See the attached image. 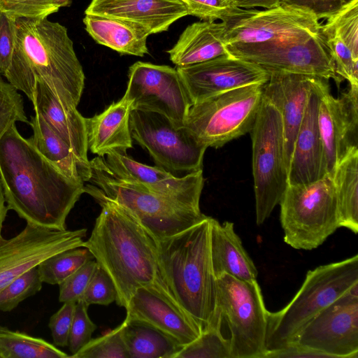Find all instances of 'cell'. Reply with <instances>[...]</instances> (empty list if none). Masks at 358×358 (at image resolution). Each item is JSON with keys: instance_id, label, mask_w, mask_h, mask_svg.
<instances>
[{"instance_id": "cell-45", "label": "cell", "mask_w": 358, "mask_h": 358, "mask_svg": "<svg viewBox=\"0 0 358 358\" xmlns=\"http://www.w3.org/2000/svg\"><path fill=\"white\" fill-rule=\"evenodd\" d=\"M53 314L49 322L53 343L59 347L68 346L69 333L76 302L68 301Z\"/></svg>"}, {"instance_id": "cell-35", "label": "cell", "mask_w": 358, "mask_h": 358, "mask_svg": "<svg viewBox=\"0 0 358 358\" xmlns=\"http://www.w3.org/2000/svg\"><path fill=\"white\" fill-rule=\"evenodd\" d=\"M127 324L124 320L115 329L102 336L92 338L73 358H129L123 338V330Z\"/></svg>"}, {"instance_id": "cell-34", "label": "cell", "mask_w": 358, "mask_h": 358, "mask_svg": "<svg viewBox=\"0 0 358 358\" xmlns=\"http://www.w3.org/2000/svg\"><path fill=\"white\" fill-rule=\"evenodd\" d=\"M94 259L91 252L85 247L64 250L42 261L38 271L43 282L59 285L86 262Z\"/></svg>"}, {"instance_id": "cell-50", "label": "cell", "mask_w": 358, "mask_h": 358, "mask_svg": "<svg viewBox=\"0 0 358 358\" xmlns=\"http://www.w3.org/2000/svg\"><path fill=\"white\" fill-rule=\"evenodd\" d=\"M234 6L244 9L262 7L271 9L281 5V0H231Z\"/></svg>"}, {"instance_id": "cell-23", "label": "cell", "mask_w": 358, "mask_h": 358, "mask_svg": "<svg viewBox=\"0 0 358 358\" xmlns=\"http://www.w3.org/2000/svg\"><path fill=\"white\" fill-rule=\"evenodd\" d=\"M85 14L132 22L150 35L166 31L188 11L182 0H92Z\"/></svg>"}, {"instance_id": "cell-11", "label": "cell", "mask_w": 358, "mask_h": 358, "mask_svg": "<svg viewBox=\"0 0 358 358\" xmlns=\"http://www.w3.org/2000/svg\"><path fill=\"white\" fill-rule=\"evenodd\" d=\"M129 127L132 138L149 152L157 166L173 175L202 169L208 148L185 125L179 126L159 113L131 110Z\"/></svg>"}, {"instance_id": "cell-1", "label": "cell", "mask_w": 358, "mask_h": 358, "mask_svg": "<svg viewBox=\"0 0 358 358\" xmlns=\"http://www.w3.org/2000/svg\"><path fill=\"white\" fill-rule=\"evenodd\" d=\"M0 184L8 210L27 223L65 230L66 218L85 193L13 124L0 139Z\"/></svg>"}, {"instance_id": "cell-41", "label": "cell", "mask_w": 358, "mask_h": 358, "mask_svg": "<svg viewBox=\"0 0 358 358\" xmlns=\"http://www.w3.org/2000/svg\"><path fill=\"white\" fill-rule=\"evenodd\" d=\"M87 308L88 306L83 301L76 302L68 343L72 355L76 354L90 341L97 328L90 318Z\"/></svg>"}, {"instance_id": "cell-14", "label": "cell", "mask_w": 358, "mask_h": 358, "mask_svg": "<svg viewBox=\"0 0 358 358\" xmlns=\"http://www.w3.org/2000/svg\"><path fill=\"white\" fill-rule=\"evenodd\" d=\"M128 85L122 96L131 110L161 113L179 126L192 103L176 69L137 62L128 72Z\"/></svg>"}, {"instance_id": "cell-3", "label": "cell", "mask_w": 358, "mask_h": 358, "mask_svg": "<svg viewBox=\"0 0 358 358\" xmlns=\"http://www.w3.org/2000/svg\"><path fill=\"white\" fill-rule=\"evenodd\" d=\"M14 50L4 77L32 102L36 82H45L62 101L77 106L85 74L67 29L47 17L13 18Z\"/></svg>"}, {"instance_id": "cell-38", "label": "cell", "mask_w": 358, "mask_h": 358, "mask_svg": "<svg viewBox=\"0 0 358 358\" xmlns=\"http://www.w3.org/2000/svg\"><path fill=\"white\" fill-rule=\"evenodd\" d=\"M339 37L358 59V0L327 19L325 24Z\"/></svg>"}, {"instance_id": "cell-40", "label": "cell", "mask_w": 358, "mask_h": 358, "mask_svg": "<svg viewBox=\"0 0 358 358\" xmlns=\"http://www.w3.org/2000/svg\"><path fill=\"white\" fill-rule=\"evenodd\" d=\"M52 0H0V11L13 18H43L59 10Z\"/></svg>"}, {"instance_id": "cell-39", "label": "cell", "mask_w": 358, "mask_h": 358, "mask_svg": "<svg viewBox=\"0 0 358 358\" xmlns=\"http://www.w3.org/2000/svg\"><path fill=\"white\" fill-rule=\"evenodd\" d=\"M117 291L108 274L98 264L79 300L91 304L107 306L116 301ZM78 300V301H79Z\"/></svg>"}, {"instance_id": "cell-16", "label": "cell", "mask_w": 358, "mask_h": 358, "mask_svg": "<svg viewBox=\"0 0 358 358\" xmlns=\"http://www.w3.org/2000/svg\"><path fill=\"white\" fill-rule=\"evenodd\" d=\"M87 229L52 230L27 223L10 238L0 239V292L42 261L66 250L83 247Z\"/></svg>"}, {"instance_id": "cell-21", "label": "cell", "mask_w": 358, "mask_h": 358, "mask_svg": "<svg viewBox=\"0 0 358 358\" xmlns=\"http://www.w3.org/2000/svg\"><path fill=\"white\" fill-rule=\"evenodd\" d=\"M126 319L148 324L182 346L196 339L201 330L177 303L150 287L138 288L127 307Z\"/></svg>"}, {"instance_id": "cell-22", "label": "cell", "mask_w": 358, "mask_h": 358, "mask_svg": "<svg viewBox=\"0 0 358 358\" xmlns=\"http://www.w3.org/2000/svg\"><path fill=\"white\" fill-rule=\"evenodd\" d=\"M328 80L321 78L312 90L296 134L288 168V185L315 182L326 175L318 107Z\"/></svg>"}, {"instance_id": "cell-31", "label": "cell", "mask_w": 358, "mask_h": 358, "mask_svg": "<svg viewBox=\"0 0 358 358\" xmlns=\"http://www.w3.org/2000/svg\"><path fill=\"white\" fill-rule=\"evenodd\" d=\"M125 320L123 338L129 358H175L183 347L148 324Z\"/></svg>"}, {"instance_id": "cell-18", "label": "cell", "mask_w": 358, "mask_h": 358, "mask_svg": "<svg viewBox=\"0 0 358 358\" xmlns=\"http://www.w3.org/2000/svg\"><path fill=\"white\" fill-rule=\"evenodd\" d=\"M176 69L192 104L238 87L264 84L269 78L264 68L230 55Z\"/></svg>"}, {"instance_id": "cell-9", "label": "cell", "mask_w": 358, "mask_h": 358, "mask_svg": "<svg viewBox=\"0 0 358 358\" xmlns=\"http://www.w3.org/2000/svg\"><path fill=\"white\" fill-rule=\"evenodd\" d=\"M256 223L270 216L288 186L283 125L279 111L262 97L250 130Z\"/></svg>"}, {"instance_id": "cell-36", "label": "cell", "mask_w": 358, "mask_h": 358, "mask_svg": "<svg viewBox=\"0 0 358 358\" xmlns=\"http://www.w3.org/2000/svg\"><path fill=\"white\" fill-rule=\"evenodd\" d=\"M320 31L334 62L336 73L348 80L350 85H358V59L327 26L322 24Z\"/></svg>"}, {"instance_id": "cell-15", "label": "cell", "mask_w": 358, "mask_h": 358, "mask_svg": "<svg viewBox=\"0 0 358 358\" xmlns=\"http://www.w3.org/2000/svg\"><path fill=\"white\" fill-rule=\"evenodd\" d=\"M292 343L330 358H358V284L310 320Z\"/></svg>"}, {"instance_id": "cell-43", "label": "cell", "mask_w": 358, "mask_h": 358, "mask_svg": "<svg viewBox=\"0 0 358 358\" xmlns=\"http://www.w3.org/2000/svg\"><path fill=\"white\" fill-rule=\"evenodd\" d=\"M355 0H281V5L301 10L317 20L329 19Z\"/></svg>"}, {"instance_id": "cell-28", "label": "cell", "mask_w": 358, "mask_h": 358, "mask_svg": "<svg viewBox=\"0 0 358 358\" xmlns=\"http://www.w3.org/2000/svg\"><path fill=\"white\" fill-rule=\"evenodd\" d=\"M29 124L33 131L29 139L43 157L73 182L80 185L89 182L92 176L90 162L80 158L39 114L31 116Z\"/></svg>"}, {"instance_id": "cell-32", "label": "cell", "mask_w": 358, "mask_h": 358, "mask_svg": "<svg viewBox=\"0 0 358 358\" xmlns=\"http://www.w3.org/2000/svg\"><path fill=\"white\" fill-rule=\"evenodd\" d=\"M223 320L215 308L208 326L189 343L184 345L175 358H231L229 338L222 334Z\"/></svg>"}, {"instance_id": "cell-7", "label": "cell", "mask_w": 358, "mask_h": 358, "mask_svg": "<svg viewBox=\"0 0 358 358\" xmlns=\"http://www.w3.org/2000/svg\"><path fill=\"white\" fill-rule=\"evenodd\" d=\"M284 241L296 250L320 246L341 227L332 177L288 185L279 203Z\"/></svg>"}, {"instance_id": "cell-5", "label": "cell", "mask_w": 358, "mask_h": 358, "mask_svg": "<svg viewBox=\"0 0 358 358\" xmlns=\"http://www.w3.org/2000/svg\"><path fill=\"white\" fill-rule=\"evenodd\" d=\"M356 284L357 254L308 271L289 303L278 311H268L266 354L290 345L310 320Z\"/></svg>"}, {"instance_id": "cell-6", "label": "cell", "mask_w": 358, "mask_h": 358, "mask_svg": "<svg viewBox=\"0 0 358 358\" xmlns=\"http://www.w3.org/2000/svg\"><path fill=\"white\" fill-rule=\"evenodd\" d=\"M90 162L89 182L130 213L157 240L176 235L206 217L201 210L117 177L107 166L104 157L98 156Z\"/></svg>"}, {"instance_id": "cell-25", "label": "cell", "mask_w": 358, "mask_h": 358, "mask_svg": "<svg viewBox=\"0 0 358 358\" xmlns=\"http://www.w3.org/2000/svg\"><path fill=\"white\" fill-rule=\"evenodd\" d=\"M131 106L123 97L102 113L85 118L88 149L99 157L112 152L127 154L133 147L129 127Z\"/></svg>"}, {"instance_id": "cell-44", "label": "cell", "mask_w": 358, "mask_h": 358, "mask_svg": "<svg viewBox=\"0 0 358 358\" xmlns=\"http://www.w3.org/2000/svg\"><path fill=\"white\" fill-rule=\"evenodd\" d=\"M186 5L188 15L204 21H221L236 7L231 0H182Z\"/></svg>"}, {"instance_id": "cell-20", "label": "cell", "mask_w": 358, "mask_h": 358, "mask_svg": "<svg viewBox=\"0 0 358 358\" xmlns=\"http://www.w3.org/2000/svg\"><path fill=\"white\" fill-rule=\"evenodd\" d=\"M262 97L279 111L284 133L285 160L288 171L294 140L312 90L322 78L301 73L268 71Z\"/></svg>"}, {"instance_id": "cell-2", "label": "cell", "mask_w": 358, "mask_h": 358, "mask_svg": "<svg viewBox=\"0 0 358 358\" xmlns=\"http://www.w3.org/2000/svg\"><path fill=\"white\" fill-rule=\"evenodd\" d=\"M84 192L98 202L101 210L83 247L91 252L112 279L117 291L116 303L126 308L135 291L145 287L178 304L159 266L157 239L96 186L85 185Z\"/></svg>"}, {"instance_id": "cell-52", "label": "cell", "mask_w": 358, "mask_h": 358, "mask_svg": "<svg viewBox=\"0 0 358 358\" xmlns=\"http://www.w3.org/2000/svg\"><path fill=\"white\" fill-rule=\"evenodd\" d=\"M59 8L69 6L72 0H52Z\"/></svg>"}, {"instance_id": "cell-48", "label": "cell", "mask_w": 358, "mask_h": 358, "mask_svg": "<svg viewBox=\"0 0 358 358\" xmlns=\"http://www.w3.org/2000/svg\"><path fill=\"white\" fill-rule=\"evenodd\" d=\"M264 358H330L316 350L292 343L280 350L266 353Z\"/></svg>"}, {"instance_id": "cell-19", "label": "cell", "mask_w": 358, "mask_h": 358, "mask_svg": "<svg viewBox=\"0 0 358 358\" xmlns=\"http://www.w3.org/2000/svg\"><path fill=\"white\" fill-rule=\"evenodd\" d=\"M105 158V157H104ZM107 166L119 178L137 183L152 192L182 205L200 210L204 184L203 170L182 177L159 167L140 163L127 154L112 152L106 155Z\"/></svg>"}, {"instance_id": "cell-26", "label": "cell", "mask_w": 358, "mask_h": 358, "mask_svg": "<svg viewBox=\"0 0 358 358\" xmlns=\"http://www.w3.org/2000/svg\"><path fill=\"white\" fill-rule=\"evenodd\" d=\"M210 257L217 278L227 274L243 280H257V269L234 230L233 222L210 218Z\"/></svg>"}, {"instance_id": "cell-37", "label": "cell", "mask_w": 358, "mask_h": 358, "mask_svg": "<svg viewBox=\"0 0 358 358\" xmlns=\"http://www.w3.org/2000/svg\"><path fill=\"white\" fill-rule=\"evenodd\" d=\"M42 284L37 266L30 268L0 292V310H13L20 302L38 292Z\"/></svg>"}, {"instance_id": "cell-46", "label": "cell", "mask_w": 358, "mask_h": 358, "mask_svg": "<svg viewBox=\"0 0 358 358\" xmlns=\"http://www.w3.org/2000/svg\"><path fill=\"white\" fill-rule=\"evenodd\" d=\"M14 50L13 18L0 11V74L7 72Z\"/></svg>"}, {"instance_id": "cell-30", "label": "cell", "mask_w": 358, "mask_h": 358, "mask_svg": "<svg viewBox=\"0 0 358 358\" xmlns=\"http://www.w3.org/2000/svg\"><path fill=\"white\" fill-rule=\"evenodd\" d=\"M335 187L341 227L358 232V148L351 150L336 166Z\"/></svg>"}, {"instance_id": "cell-24", "label": "cell", "mask_w": 358, "mask_h": 358, "mask_svg": "<svg viewBox=\"0 0 358 358\" xmlns=\"http://www.w3.org/2000/svg\"><path fill=\"white\" fill-rule=\"evenodd\" d=\"M34 111L39 114L73 151L83 160L87 157L85 117L76 106L60 100L43 81L36 82L32 101Z\"/></svg>"}, {"instance_id": "cell-33", "label": "cell", "mask_w": 358, "mask_h": 358, "mask_svg": "<svg viewBox=\"0 0 358 358\" xmlns=\"http://www.w3.org/2000/svg\"><path fill=\"white\" fill-rule=\"evenodd\" d=\"M1 358H67L48 341L18 331H0Z\"/></svg>"}, {"instance_id": "cell-27", "label": "cell", "mask_w": 358, "mask_h": 358, "mask_svg": "<svg viewBox=\"0 0 358 358\" xmlns=\"http://www.w3.org/2000/svg\"><path fill=\"white\" fill-rule=\"evenodd\" d=\"M224 31L222 22L204 21L189 25L167 51L170 59L176 67H182L229 55L224 41Z\"/></svg>"}, {"instance_id": "cell-8", "label": "cell", "mask_w": 358, "mask_h": 358, "mask_svg": "<svg viewBox=\"0 0 358 358\" xmlns=\"http://www.w3.org/2000/svg\"><path fill=\"white\" fill-rule=\"evenodd\" d=\"M230 331L231 358H264L268 314L257 281L216 278V306Z\"/></svg>"}, {"instance_id": "cell-29", "label": "cell", "mask_w": 358, "mask_h": 358, "mask_svg": "<svg viewBox=\"0 0 358 358\" xmlns=\"http://www.w3.org/2000/svg\"><path fill=\"white\" fill-rule=\"evenodd\" d=\"M85 30L99 44L124 55L143 57L149 53L150 34L142 26L127 20L94 15L83 18Z\"/></svg>"}, {"instance_id": "cell-17", "label": "cell", "mask_w": 358, "mask_h": 358, "mask_svg": "<svg viewBox=\"0 0 358 358\" xmlns=\"http://www.w3.org/2000/svg\"><path fill=\"white\" fill-rule=\"evenodd\" d=\"M318 125L323 145L326 174L332 177L339 162L358 148V85L335 99L329 85L323 90L318 107Z\"/></svg>"}, {"instance_id": "cell-53", "label": "cell", "mask_w": 358, "mask_h": 358, "mask_svg": "<svg viewBox=\"0 0 358 358\" xmlns=\"http://www.w3.org/2000/svg\"><path fill=\"white\" fill-rule=\"evenodd\" d=\"M8 330L9 329L8 328L0 326V331H8Z\"/></svg>"}, {"instance_id": "cell-42", "label": "cell", "mask_w": 358, "mask_h": 358, "mask_svg": "<svg viewBox=\"0 0 358 358\" xmlns=\"http://www.w3.org/2000/svg\"><path fill=\"white\" fill-rule=\"evenodd\" d=\"M96 265L95 259L86 262L59 284V301L77 302L83 294Z\"/></svg>"}, {"instance_id": "cell-12", "label": "cell", "mask_w": 358, "mask_h": 358, "mask_svg": "<svg viewBox=\"0 0 358 358\" xmlns=\"http://www.w3.org/2000/svg\"><path fill=\"white\" fill-rule=\"evenodd\" d=\"M233 57L254 63L266 71L311 75L339 85L343 80L321 34L306 39L227 45Z\"/></svg>"}, {"instance_id": "cell-13", "label": "cell", "mask_w": 358, "mask_h": 358, "mask_svg": "<svg viewBox=\"0 0 358 358\" xmlns=\"http://www.w3.org/2000/svg\"><path fill=\"white\" fill-rule=\"evenodd\" d=\"M222 22L225 45L306 39L322 27L313 15L283 5L264 10L236 7Z\"/></svg>"}, {"instance_id": "cell-49", "label": "cell", "mask_w": 358, "mask_h": 358, "mask_svg": "<svg viewBox=\"0 0 358 358\" xmlns=\"http://www.w3.org/2000/svg\"><path fill=\"white\" fill-rule=\"evenodd\" d=\"M17 122L29 124L24 107L18 108L0 115V139L8 129Z\"/></svg>"}, {"instance_id": "cell-4", "label": "cell", "mask_w": 358, "mask_h": 358, "mask_svg": "<svg viewBox=\"0 0 358 358\" xmlns=\"http://www.w3.org/2000/svg\"><path fill=\"white\" fill-rule=\"evenodd\" d=\"M210 218L173 236L157 240L159 266L180 307L199 326H208L216 306V278L210 257Z\"/></svg>"}, {"instance_id": "cell-10", "label": "cell", "mask_w": 358, "mask_h": 358, "mask_svg": "<svg viewBox=\"0 0 358 358\" xmlns=\"http://www.w3.org/2000/svg\"><path fill=\"white\" fill-rule=\"evenodd\" d=\"M263 85L238 87L193 103L184 125L207 148L223 146L252 129L262 102Z\"/></svg>"}, {"instance_id": "cell-51", "label": "cell", "mask_w": 358, "mask_h": 358, "mask_svg": "<svg viewBox=\"0 0 358 358\" xmlns=\"http://www.w3.org/2000/svg\"><path fill=\"white\" fill-rule=\"evenodd\" d=\"M8 208L5 201L4 196L0 184V239L2 237L1 231L3 222L6 217L8 213Z\"/></svg>"}, {"instance_id": "cell-47", "label": "cell", "mask_w": 358, "mask_h": 358, "mask_svg": "<svg viewBox=\"0 0 358 358\" xmlns=\"http://www.w3.org/2000/svg\"><path fill=\"white\" fill-rule=\"evenodd\" d=\"M21 107H24L21 94L0 74V115Z\"/></svg>"}]
</instances>
